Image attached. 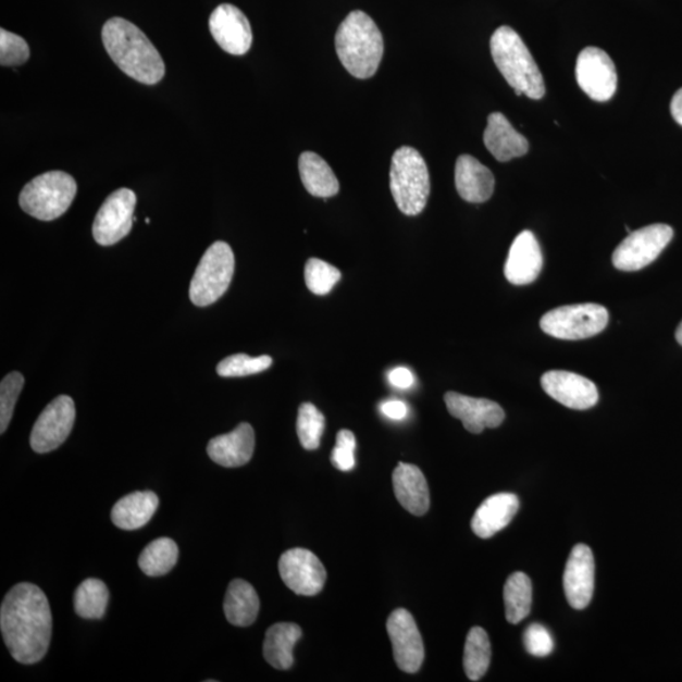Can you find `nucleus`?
Instances as JSON below:
<instances>
[{
  "instance_id": "nucleus-1",
  "label": "nucleus",
  "mask_w": 682,
  "mask_h": 682,
  "mask_svg": "<svg viewBox=\"0 0 682 682\" xmlns=\"http://www.w3.org/2000/svg\"><path fill=\"white\" fill-rule=\"evenodd\" d=\"M0 630L15 661H41L52 637V613L46 594L29 583L13 586L0 608Z\"/></svg>"
},
{
  "instance_id": "nucleus-2",
  "label": "nucleus",
  "mask_w": 682,
  "mask_h": 682,
  "mask_svg": "<svg viewBox=\"0 0 682 682\" xmlns=\"http://www.w3.org/2000/svg\"><path fill=\"white\" fill-rule=\"evenodd\" d=\"M101 37L109 57L125 75L146 85L162 80L166 67L160 52L132 22L120 17L109 20Z\"/></svg>"
},
{
  "instance_id": "nucleus-3",
  "label": "nucleus",
  "mask_w": 682,
  "mask_h": 682,
  "mask_svg": "<svg viewBox=\"0 0 682 682\" xmlns=\"http://www.w3.org/2000/svg\"><path fill=\"white\" fill-rule=\"evenodd\" d=\"M335 49L349 74L357 78H370L381 65L383 37L370 15L355 11L342 22L335 36Z\"/></svg>"
},
{
  "instance_id": "nucleus-4",
  "label": "nucleus",
  "mask_w": 682,
  "mask_h": 682,
  "mask_svg": "<svg viewBox=\"0 0 682 682\" xmlns=\"http://www.w3.org/2000/svg\"><path fill=\"white\" fill-rule=\"evenodd\" d=\"M491 52L500 74L512 86L516 96L523 94L535 100L544 98L546 89L543 74L514 29L499 27L491 38Z\"/></svg>"
},
{
  "instance_id": "nucleus-5",
  "label": "nucleus",
  "mask_w": 682,
  "mask_h": 682,
  "mask_svg": "<svg viewBox=\"0 0 682 682\" xmlns=\"http://www.w3.org/2000/svg\"><path fill=\"white\" fill-rule=\"evenodd\" d=\"M389 186L398 209L405 215H419L426 208L431 190L429 169L414 148H398L392 157Z\"/></svg>"
},
{
  "instance_id": "nucleus-6",
  "label": "nucleus",
  "mask_w": 682,
  "mask_h": 682,
  "mask_svg": "<svg viewBox=\"0 0 682 682\" xmlns=\"http://www.w3.org/2000/svg\"><path fill=\"white\" fill-rule=\"evenodd\" d=\"M77 185L62 171L46 172L29 182L20 195L25 213L42 222H52L66 213L75 199Z\"/></svg>"
},
{
  "instance_id": "nucleus-7",
  "label": "nucleus",
  "mask_w": 682,
  "mask_h": 682,
  "mask_svg": "<svg viewBox=\"0 0 682 682\" xmlns=\"http://www.w3.org/2000/svg\"><path fill=\"white\" fill-rule=\"evenodd\" d=\"M235 269V258L230 245L215 241L202 256L196 269L190 300L199 308L216 302L230 288Z\"/></svg>"
},
{
  "instance_id": "nucleus-8",
  "label": "nucleus",
  "mask_w": 682,
  "mask_h": 682,
  "mask_svg": "<svg viewBox=\"0 0 682 682\" xmlns=\"http://www.w3.org/2000/svg\"><path fill=\"white\" fill-rule=\"evenodd\" d=\"M609 313L598 303L561 306L545 313L540 326L547 335L562 340H583L600 334L608 325Z\"/></svg>"
},
{
  "instance_id": "nucleus-9",
  "label": "nucleus",
  "mask_w": 682,
  "mask_h": 682,
  "mask_svg": "<svg viewBox=\"0 0 682 682\" xmlns=\"http://www.w3.org/2000/svg\"><path fill=\"white\" fill-rule=\"evenodd\" d=\"M673 237L670 225L653 224L630 233L611 257V262L619 271L636 272L645 269L669 246Z\"/></svg>"
},
{
  "instance_id": "nucleus-10",
  "label": "nucleus",
  "mask_w": 682,
  "mask_h": 682,
  "mask_svg": "<svg viewBox=\"0 0 682 682\" xmlns=\"http://www.w3.org/2000/svg\"><path fill=\"white\" fill-rule=\"evenodd\" d=\"M136 203L137 196L129 189H120L108 196L92 225L94 239L98 245L113 246L127 237L136 221Z\"/></svg>"
},
{
  "instance_id": "nucleus-11",
  "label": "nucleus",
  "mask_w": 682,
  "mask_h": 682,
  "mask_svg": "<svg viewBox=\"0 0 682 682\" xmlns=\"http://www.w3.org/2000/svg\"><path fill=\"white\" fill-rule=\"evenodd\" d=\"M76 418L72 397L59 396L46 407L37 419L29 443L38 454L50 452L65 443Z\"/></svg>"
},
{
  "instance_id": "nucleus-12",
  "label": "nucleus",
  "mask_w": 682,
  "mask_h": 682,
  "mask_svg": "<svg viewBox=\"0 0 682 682\" xmlns=\"http://www.w3.org/2000/svg\"><path fill=\"white\" fill-rule=\"evenodd\" d=\"M576 82L587 97L595 101H608L617 91V70L606 51L586 47L576 61Z\"/></svg>"
},
{
  "instance_id": "nucleus-13",
  "label": "nucleus",
  "mask_w": 682,
  "mask_h": 682,
  "mask_svg": "<svg viewBox=\"0 0 682 682\" xmlns=\"http://www.w3.org/2000/svg\"><path fill=\"white\" fill-rule=\"evenodd\" d=\"M278 570L288 590L305 597L319 594L326 582L323 562L306 548H292L282 555Z\"/></svg>"
},
{
  "instance_id": "nucleus-14",
  "label": "nucleus",
  "mask_w": 682,
  "mask_h": 682,
  "mask_svg": "<svg viewBox=\"0 0 682 682\" xmlns=\"http://www.w3.org/2000/svg\"><path fill=\"white\" fill-rule=\"evenodd\" d=\"M387 631L399 670L407 673L418 672L425 658V647L410 611L396 609L388 618Z\"/></svg>"
},
{
  "instance_id": "nucleus-15",
  "label": "nucleus",
  "mask_w": 682,
  "mask_h": 682,
  "mask_svg": "<svg viewBox=\"0 0 682 682\" xmlns=\"http://www.w3.org/2000/svg\"><path fill=\"white\" fill-rule=\"evenodd\" d=\"M209 28L215 42L234 57H241L250 50L253 35L250 23L239 8L221 4L211 13Z\"/></svg>"
},
{
  "instance_id": "nucleus-16",
  "label": "nucleus",
  "mask_w": 682,
  "mask_h": 682,
  "mask_svg": "<svg viewBox=\"0 0 682 682\" xmlns=\"http://www.w3.org/2000/svg\"><path fill=\"white\" fill-rule=\"evenodd\" d=\"M541 386L548 396L572 410H590L598 404L595 384L583 375L568 371H550L541 377Z\"/></svg>"
},
{
  "instance_id": "nucleus-17",
  "label": "nucleus",
  "mask_w": 682,
  "mask_h": 682,
  "mask_svg": "<svg viewBox=\"0 0 682 682\" xmlns=\"http://www.w3.org/2000/svg\"><path fill=\"white\" fill-rule=\"evenodd\" d=\"M595 585V562L590 546L579 544L572 547L566 572L563 592L569 605L574 609L590 606Z\"/></svg>"
},
{
  "instance_id": "nucleus-18",
  "label": "nucleus",
  "mask_w": 682,
  "mask_h": 682,
  "mask_svg": "<svg viewBox=\"0 0 682 682\" xmlns=\"http://www.w3.org/2000/svg\"><path fill=\"white\" fill-rule=\"evenodd\" d=\"M445 404L451 417L459 419L472 434H481L485 429H496L506 419L504 409L491 399L448 392L445 395Z\"/></svg>"
},
{
  "instance_id": "nucleus-19",
  "label": "nucleus",
  "mask_w": 682,
  "mask_h": 682,
  "mask_svg": "<svg viewBox=\"0 0 682 682\" xmlns=\"http://www.w3.org/2000/svg\"><path fill=\"white\" fill-rule=\"evenodd\" d=\"M543 265V250L535 234L524 231L517 235L505 265V276L508 282L516 286L530 285L537 280Z\"/></svg>"
},
{
  "instance_id": "nucleus-20",
  "label": "nucleus",
  "mask_w": 682,
  "mask_h": 682,
  "mask_svg": "<svg viewBox=\"0 0 682 682\" xmlns=\"http://www.w3.org/2000/svg\"><path fill=\"white\" fill-rule=\"evenodd\" d=\"M255 430L247 422L240 423L232 433L211 438L208 455L216 464L225 468L246 466L253 457Z\"/></svg>"
},
{
  "instance_id": "nucleus-21",
  "label": "nucleus",
  "mask_w": 682,
  "mask_h": 682,
  "mask_svg": "<svg viewBox=\"0 0 682 682\" xmlns=\"http://www.w3.org/2000/svg\"><path fill=\"white\" fill-rule=\"evenodd\" d=\"M519 508L520 500L516 494H493L476 509L472 520V530L478 537L491 538L511 523Z\"/></svg>"
},
{
  "instance_id": "nucleus-22",
  "label": "nucleus",
  "mask_w": 682,
  "mask_h": 682,
  "mask_svg": "<svg viewBox=\"0 0 682 682\" xmlns=\"http://www.w3.org/2000/svg\"><path fill=\"white\" fill-rule=\"evenodd\" d=\"M455 185L462 200L482 203L492 198L496 179L475 157L462 154L455 166Z\"/></svg>"
},
{
  "instance_id": "nucleus-23",
  "label": "nucleus",
  "mask_w": 682,
  "mask_h": 682,
  "mask_svg": "<svg viewBox=\"0 0 682 682\" xmlns=\"http://www.w3.org/2000/svg\"><path fill=\"white\" fill-rule=\"evenodd\" d=\"M483 139L487 150L499 162L519 159L529 152L530 146L526 137L517 132L501 113H492L488 116Z\"/></svg>"
},
{
  "instance_id": "nucleus-24",
  "label": "nucleus",
  "mask_w": 682,
  "mask_h": 682,
  "mask_svg": "<svg viewBox=\"0 0 682 682\" xmlns=\"http://www.w3.org/2000/svg\"><path fill=\"white\" fill-rule=\"evenodd\" d=\"M392 480L396 498L406 511L414 516H423L429 511V485L425 475L417 466L399 462Z\"/></svg>"
},
{
  "instance_id": "nucleus-25",
  "label": "nucleus",
  "mask_w": 682,
  "mask_h": 682,
  "mask_svg": "<svg viewBox=\"0 0 682 682\" xmlns=\"http://www.w3.org/2000/svg\"><path fill=\"white\" fill-rule=\"evenodd\" d=\"M153 492H135L117 500L112 509V521L117 529L133 531L146 526L159 508Z\"/></svg>"
},
{
  "instance_id": "nucleus-26",
  "label": "nucleus",
  "mask_w": 682,
  "mask_h": 682,
  "mask_svg": "<svg viewBox=\"0 0 682 682\" xmlns=\"http://www.w3.org/2000/svg\"><path fill=\"white\" fill-rule=\"evenodd\" d=\"M302 631L295 623H277L265 633L263 655L265 661L277 670H288L294 665V647Z\"/></svg>"
},
{
  "instance_id": "nucleus-27",
  "label": "nucleus",
  "mask_w": 682,
  "mask_h": 682,
  "mask_svg": "<svg viewBox=\"0 0 682 682\" xmlns=\"http://www.w3.org/2000/svg\"><path fill=\"white\" fill-rule=\"evenodd\" d=\"M260 597L246 580L235 579L227 587L224 613L227 622L237 627H248L256 622L260 613Z\"/></svg>"
},
{
  "instance_id": "nucleus-28",
  "label": "nucleus",
  "mask_w": 682,
  "mask_h": 682,
  "mask_svg": "<svg viewBox=\"0 0 682 682\" xmlns=\"http://www.w3.org/2000/svg\"><path fill=\"white\" fill-rule=\"evenodd\" d=\"M299 171L305 189L315 198H333L339 193L338 178L323 157L303 152L299 160Z\"/></svg>"
},
{
  "instance_id": "nucleus-29",
  "label": "nucleus",
  "mask_w": 682,
  "mask_h": 682,
  "mask_svg": "<svg viewBox=\"0 0 682 682\" xmlns=\"http://www.w3.org/2000/svg\"><path fill=\"white\" fill-rule=\"evenodd\" d=\"M178 560V547L174 540L161 537L147 545L139 556V568L148 576L166 575Z\"/></svg>"
},
{
  "instance_id": "nucleus-30",
  "label": "nucleus",
  "mask_w": 682,
  "mask_h": 682,
  "mask_svg": "<svg viewBox=\"0 0 682 682\" xmlns=\"http://www.w3.org/2000/svg\"><path fill=\"white\" fill-rule=\"evenodd\" d=\"M505 607L507 621L517 624L530 615L532 607V583L523 572H514L505 585Z\"/></svg>"
},
{
  "instance_id": "nucleus-31",
  "label": "nucleus",
  "mask_w": 682,
  "mask_h": 682,
  "mask_svg": "<svg viewBox=\"0 0 682 682\" xmlns=\"http://www.w3.org/2000/svg\"><path fill=\"white\" fill-rule=\"evenodd\" d=\"M492 647L487 632L481 627L469 631L464 648V670L469 680L480 681L491 665Z\"/></svg>"
},
{
  "instance_id": "nucleus-32",
  "label": "nucleus",
  "mask_w": 682,
  "mask_h": 682,
  "mask_svg": "<svg viewBox=\"0 0 682 682\" xmlns=\"http://www.w3.org/2000/svg\"><path fill=\"white\" fill-rule=\"evenodd\" d=\"M108 602L107 585L98 579H86L75 592L74 607L82 618L100 619L106 615Z\"/></svg>"
},
{
  "instance_id": "nucleus-33",
  "label": "nucleus",
  "mask_w": 682,
  "mask_h": 682,
  "mask_svg": "<svg viewBox=\"0 0 682 682\" xmlns=\"http://www.w3.org/2000/svg\"><path fill=\"white\" fill-rule=\"evenodd\" d=\"M325 430V418L312 404H303L297 417V435L306 450H317Z\"/></svg>"
},
{
  "instance_id": "nucleus-34",
  "label": "nucleus",
  "mask_w": 682,
  "mask_h": 682,
  "mask_svg": "<svg viewBox=\"0 0 682 682\" xmlns=\"http://www.w3.org/2000/svg\"><path fill=\"white\" fill-rule=\"evenodd\" d=\"M340 278L342 272L336 266L321 261L319 258H310L306 263L305 282L312 294L327 295Z\"/></svg>"
},
{
  "instance_id": "nucleus-35",
  "label": "nucleus",
  "mask_w": 682,
  "mask_h": 682,
  "mask_svg": "<svg viewBox=\"0 0 682 682\" xmlns=\"http://www.w3.org/2000/svg\"><path fill=\"white\" fill-rule=\"evenodd\" d=\"M272 365L270 356L249 357L247 355H235L222 360L216 367V372L221 377H246V375L258 374L269 370Z\"/></svg>"
},
{
  "instance_id": "nucleus-36",
  "label": "nucleus",
  "mask_w": 682,
  "mask_h": 682,
  "mask_svg": "<svg viewBox=\"0 0 682 682\" xmlns=\"http://www.w3.org/2000/svg\"><path fill=\"white\" fill-rule=\"evenodd\" d=\"M23 386H25V377L20 372L5 375L0 383V433L2 434L10 425Z\"/></svg>"
},
{
  "instance_id": "nucleus-37",
  "label": "nucleus",
  "mask_w": 682,
  "mask_h": 682,
  "mask_svg": "<svg viewBox=\"0 0 682 682\" xmlns=\"http://www.w3.org/2000/svg\"><path fill=\"white\" fill-rule=\"evenodd\" d=\"M29 59V47L26 39L0 29V64L2 66H20L26 64Z\"/></svg>"
},
{
  "instance_id": "nucleus-38",
  "label": "nucleus",
  "mask_w": 682,
  "mask_h": 682,
  "mask_svg": "<svg viewBox=\"0 0 682 682\" xmlns=\"http://www.w3.org/2000/svg\"><path fill=\"white\" fill-rule=\"evenodd\" d=\"M357 442L349 430H342L336 436V445L332 452V462L342 472H350L356 467Z\"/></svg>"
},
{
  "instance_id": "nucleus-39",
  "label": "nucleus",
  "mask_w": 682,
  "mask_h": 682,
  "mask_svg": "<svg viewBox=\"0 0 682 682\" xmlns=\"http://www.w3.org/2000/svg\"><path fill=\"white\" fill-rule=\"evenodd\" d=\"M523 644L528 653L536 657H546L553 654L554 640L551 633L546 627L541 624H531L523 633Z\"/></svg>"
},
{
  "instance_id": "nucleus-40",
  "label": "nucleus",
  "mask_w": 682,
  "mask_h": 682,
  "mask_svg": "<svg viewBox=\"0 0 682 682\" xmlns=\"http://www.w3.org/2000/svg\"><path fill=\"white\" fill-rule=\"evenodd\" d=\"M392 386L399 389H409L413 386L414 377L410 370L399 367L396 370L390 371L388 375Z\"/></svg>"
},
{
  "instance_id": "nucleus-41",
  "label": "nucleus",
  "mask_w": 682,
  "mask_h": 682,
  "mask_svg": "<svg viewBox=\"0 0 682 682\" xmlns=\"http://www.w3.org/2000/svg\"><path fill=\"white\" fill-rule=\"evenodd\" d=\"M381 411L384 417H387L390 420L401 421L407 417L409 409H407L405 402L392 399V401L382 404Z\"/></svg>"
},
{
  "instance_id": "nucleus-42",
  "label": "nucleus",
  "mask_w": 682,
  "mask_h": 682,
  "mask_svg": "<svg viewBox=\"0 0 682 682\" xmlns=\"http://www.w3.org/2000/svg\"><path fill=\"white\" fill-rule=\"evenodd\" d=\"M671 114L673 120L682 125V88L672 98Z\"/></svg>"
},
{
  "instance_id": "nucleus-43",
  "label": "nucleus",
  "mask_w": 682,
  "mask_h": 682,
  "mask_svg": "<svg viewBox=\"0 0 682 682\" xmlns=\"http://www.w3.org/2000/svg\"><path fill=\"white\" fill-rule=\"evenodd\" d=\"M675 336H677V340L679 342V344L682 347V321H681V324L678 327Z\"/></svg>"
}]
</instances>
